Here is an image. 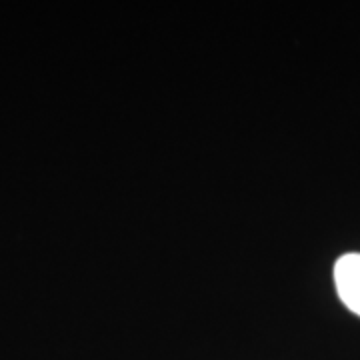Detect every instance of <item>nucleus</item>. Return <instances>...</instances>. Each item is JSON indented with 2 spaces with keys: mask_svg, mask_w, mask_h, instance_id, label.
<instances>
[{
  "mask_svg": "<svg viewBox=\"0 0 360 360\" xmlns=\"http://www.w3.org/2000/svg\"><path fill=\"white\" fill-rule=\"evenodd\" d=\"M335 286L342 304L360 316V255L348 252L335 264Z\"/></svg>",
  "mask_w": 360,
  "mask_h": 360,
  "instance_id": "obj_1",
  "label": "nucleus"
}]
</instances>
